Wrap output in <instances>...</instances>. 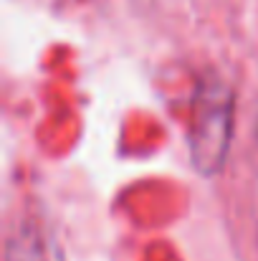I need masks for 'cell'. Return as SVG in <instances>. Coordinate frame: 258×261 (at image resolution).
Instances as JSON below:
<instances>
[{
	"label": "cell",
	"instance_id": "6da1fadb",
	"mask_svg": "<svg viewBox=\"0 0 258 261\" xmlns=\"http://www.w3.org/2000/svg\"><path fill=\"white\" fill-rule=\"evenodd\" d=\"M233 112L236 94L231 84L218 74H203L190 104L187 147L192 168L205 177L223 170L233 140Z\"/></svg>",
	"mask_w": 258,
	"mask_h": 261
},
{
	"label": "cell",
	"instance_id": "7a4b0ae2",
	"mask_svg": "<svg viewBox=\"0 0 258 261\" xmlns=\"http://www.w3.org/2000/svg\"><path fill=\"white\" fill-rule=\"evenodd\" d=\"M5 261H66L56 236L38 218H23L5 239Z\"/></svg>",
	"mask_w": 258,
	"mask_h": 261
}]
</instances>
